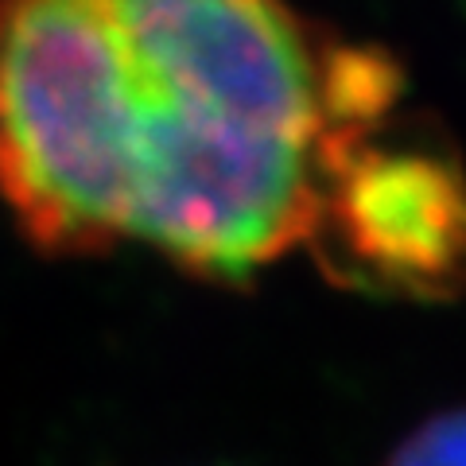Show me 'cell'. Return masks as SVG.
<instances>
[{
    "label": "cell",
    "instance_id": "cell-2",
    "mask_svg": "<svg viewBox=\"0 0 466 466\" xmlns=\"http://www.w3.org/2000/svg\"><path fill=\"white\" fill-rule=\"evenodd\" d=\"M377 125L323 187L311 249L346 284L412 299L466 291V171L435 140L392 144Z\"/></svg>",
    "mask_w": 466,
    "mask_h": 466
},
{
    "label": "cell",
    "instance_id": "cell-3",
    "mask_svg": "<svg viewBox=\"0 0 466 466\" xmlns=\"http://www.w3.org/2000/svg\"><path fill=\"white\" fill-rule=\"evenodd\" d=\"M389 466H466V408L431 416L397 447Z\"/></svg>",
    "mask_w": 466,
    "mask_h": 466
},
{
    "label": "cell",
    "instance_id": "cell-1",
    "mask_svg": "<svg viewBox=\"0 0 466 466\" xmlns=\"http://www.w3.org/2000/svg\"><path fill=\"white\" fill-rule=\"evenodd\" d=\"M121 241L249 280L311 241L334 164L385 125L400 70L280 0H106Z\"/></svg>",
    "mask_w": 466,
    "mask_h": 466
}]
</instances>
